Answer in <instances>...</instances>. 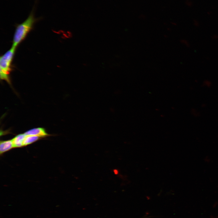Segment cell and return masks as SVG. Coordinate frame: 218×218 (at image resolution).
I'll list each match as a JSON object with an SVG mask.
<instances>
[{
	"instance_id": "cell-1",
	"label": "cell",
	"mask_w": 218,
	"mask_h": 218,
	"mask_svg": "<svg viewBox=\"0 0 218 218\" xmlns=\"http://www.w3.org/2000/svg\"><path fill=\"white\" fill-rule=\"evenodd\" d=\"M36 20L32 12L25 21L17 25L13 36L12 47L16 48L24 39L32 28Z\"/></svg>"
},
{
	"instance_id": "cell-2",
	"label": "cell",
	"mask_w": 218,
	"mask_h": 218,
	"mask_svg": "<svg viewBox=\"0 0 218 218\" xmlns=\"http://www.w3.org/2000/svg\"><path fill=\"white\" fill-rule=\"evenodd\" d=\"M16 48L13 47L0 58V78L10 84L9 74L12 70L11 64L15 51Z\"/></svg>"
},
{
	"instance_id": "cell-3",
	"label": "cell",
	"mask_w": 218,
	"mask_h": 218,
	"mask_svg": "<svg viewBox=\"0 0 218 218\" xmlns=\"http://www.w3.org/2000/svg\"><path fill=\"white\" fill-rule=\"evenodd\" d=\"M24 134L26 135L36 136L40 137L48 135L44 129L42 128L32 129L25 132Z\"/></svg>"
},
{
	"instance_id": "cell-4",
	"label": "cell",
	"mask_w": 218,
	"mask_h": 218,
	"mask_svg": "<svg viewBox=\"0 0 218 218\" xmlns=\"http://www.w3.org/2000/svg\"><path fill=\"white\" fill-rule=\"evenodd\" d=\"M26 135L24 134H19L12 140L13 147H19L23 146V142Z\"/></svg>"
},
{
	"instance_id": "cell-5",
	"label": "cell",
	"mask_w": 218,
	"mask_h": 218,
	"mask_svg": "<svg viewBox=\"0 0 218 218\" xmlns=\"http://www.w3.org/2000/svg\"><path fill=\"white\" fill-rule=\"evenodd\" d=\"M12 148L13 145L12 140L1 141L0 143V153L2 154Z\"/></svg>"
},
{
	"instance_id": "cell-6",
	"label": "cell",
	"mask_w": 218,
	"mask_h": 218,
	"mask_svg": "<svg viewBox=\"0 0 218 218\" xmlns=\"http://www.w3.org/2000/svg\"><path fill=\"white\" fill-rule=\"evenodd\" d=\"M40 137L32 135H26L23 142V146L28 145L38 140Z\"/></svg>"
},
{
	"instance_id": "cell-7",
	"label": "cell",
	"mask_w": 218,
	"mask_h": 218,
	"mask_svg": "<svg viewBox=\"0 0 218 218\" xmlns=\"http://www.w3.org/2000/svg\"><path fill=\"white\" fill-rule=\"evenodd\" d=\"M181 41L182 43L187 46L189 47L190 46L189 43L185 39H182Z\"/></svg>"
}]
</instances>
